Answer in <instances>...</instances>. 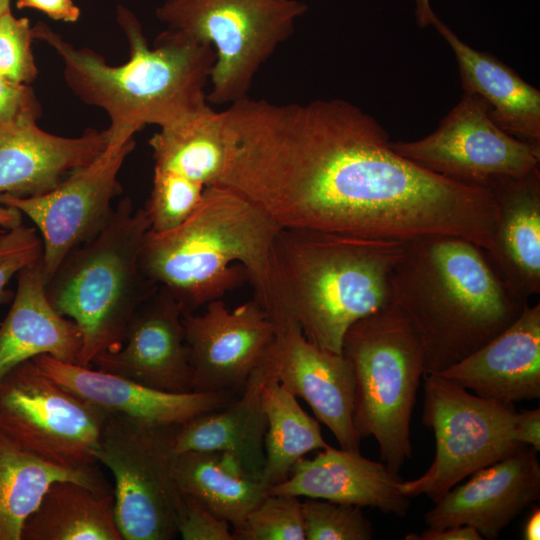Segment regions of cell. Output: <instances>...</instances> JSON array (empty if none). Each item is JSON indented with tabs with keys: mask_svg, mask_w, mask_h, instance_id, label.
<instances>
[{
	"mask_svg": "<svg viewBox=\"0 0 540 540\" xmlns=\"http://www.w3.org/2000/svg\"><path fill=\"white\" fill-rule=\"evenodd\" d=\"M154 167L205 187L213 185L223 166L221 111L208 103L181 119L159 127L150 139Z\"/></svg>",
	"mask_w": 540,
	"mask_h": 540,
	"instance_id": "obj_28",
	"label": "cell"
},
{
	"mask_svg": "<svg viewBox=\"0 0 540 540\" xmlns=\"http://www.w3.org/2000/svg\"><path fill=\"white\" fill-rule=\"evenodd\" d=\"M179 425L109 414L94 450L114 479V512L123 540L178 536L183 494L175 476Z\"/></svg>",
	"mask_w": 540,
	"mask_h": 540,
	"instance_id": "obj_8",
	"label": "cell"
},
{
	"mask_svg": "<svg viewBox=\"0 0 540 540\" xmlns=\"http://www.w3.org/2000/svg\"><path fill=\"white\" fill-rule=\"evenodd\" d=\"M432 26L453 51L463 90L485 101L504 132L540 146V91L499 59L469 46L437 15Z\"/></svg>",
	"mask_w": 540,
	"mask_h": 540,
	"instance_id": "obj_23",
	"label": "cell"
},
{
	"mask_svg": "<svg viewBox=\"0 0 540 540\" xmlns=\"http://www.w3.org/2000/svg\"><path fill=\"white\" fill-rule=\"evenodd\" d=\"M71 480L113 492L97 471L57 467L24 452L0 434V540H21L27 517L55 481Z\"/></svg>",
	"mask_w": 540,
	"mask_h": 540,
	"instance_id": "obj_27",
	"label": "cell"
},
{
	"mask_svg": "<svg viewBox=\"0 0 540 540\" xmlns=\"http://www.w3.org/2000/svg\"><path fill=\"white\" fill-rule=\"evenodd\" d=\"M268 374L263 362L252 373L243 392L227 406L179 425L174 440L176 454L222 452L232 457L246 474L262 482L267 418L261 391Z\"/></svg>",
	"mask_w": 540,
	"mask_h": 540,
	"instance_id": "obj_24",
	"label": "cell"
},
{
	"mask_svg": "<svg viewBox=\"0 0 540 540\" xmlns=\"http://www.w3.org/2000/svg\"><path fill=\"white\" fill-rule=\"evenodd\" d=\"M307 10L300 0H166L155 13L167 29L212 46L207 102L230 105L248 96L257 72Z\"/></svg>",
	"mask_w": 540,
	"mask_h": 540,
	"instance_id": "obj_7",
	"label": "cell"
},
{
	"mask_svg": "<svg viewBox=\"0 0 540 540\" xmlns=\"http://www.w3.org/2000/svg\"><path fill=\"white\" fill-rule=\"evenodd\" d=\"M22 215L17 208L0 204V229L10 230L21 225Z\"/></svg>",
	"mask_w": 540,
	"mask_h": 540,
	"instance_id": "obj_41",
	"label": "cell"
},
{
	"mask_svg": "<svg viewBox=\"0 0 540 540\" xmlns=\"http://www.w3.org/2000/svg\"><path fill=\"white\" fill-rule=\"evenodd\" d=\"M406 540H481L479 532L468 525L429 528L420 534H408Z\"/></svg>",
	"mask_w": 540,
	"mask_h": 540,
	"instance_id": "obj_39",
	"label": "cell"
},
{
	"mask_svg": "<svg viewBox=\"0 0 540 540\" xmlns=\"http://www.w3.org/2000/svg\"><path fill=\"white\" fill-rule=\"evenodd\" d=\"M390 285L391 301L421 341L424 375L475 352L529 305L506 288L482 248L454 236L403 242Z\"/></svg>",
	"mask_w": 540,
	"mask_h": 540,
	"instance_id": "obj_3",
	"label": "cell"
},
{
	"mask_svg": "<svg viewBox=\"0 0 540 540\" xmlns=\"http://www.w3.org/2000/svg\"><path fill=\"white\" fill-rule=\"evenodd\" d=\"M205 186L174 172L155 168L145 212L149 231L162 233L182 224L198 207Z\"/></svg>",
	"mask_w": 540,
	"mask_h": 540,
	"instance_id": "obj_30",
	"label": "cell"
},
{
	"mask_svg": "<svg viewBox=\"0 0 540 540\" xmlns=\"http://www.w3.org/2000/svg\"><path fill=\"white\" fill-rule=\"evenodd\" d=\"M108 415L47 376L32 359L0 379V434L51 465L100 470L94 450Z\"/></svg>",
	"mask_w": 540,
	"mask_h": 540,
	"instance_id": "obj_10",
	"label": "cell"
},
{
	"mask_svg": "<svg viewBox=\"0 0 540 540\" xmlns=\"http://www.w3.org/2000/svg\"><path fill=\"white\" fill-rule=\"evenodd\" d=\"M484 187L498 206L493 246L485 253L511 294L528 303L540 293V170L493 178Z\"/></svg>",
	"mask_w": 540,
	"mask_h": 540,
	"instance_id": "obj_21",
	"label": "cell"
},
{
	"mask_svg": "<svg viewBox=\"0 0 540 540\" xmlns=\"http://www.w3.org/2000/svg\"><path fill=\"white\" fill-rule=\"evenodd\" d=\"M33 26L11 11L0 19V74L14 82L30 84L38 69L32 54Z\"/></svg>",
	"mask_w": 540,
	"mask_h": 540,
	"instance_id": "obj_33",
	"label": "cell"
},
{
	"mask_svg": "<svg viewBox=\"0 0 540 540\" xmlns=\"http://www.w3.org/2000/svg\"><path fill=\"white\" fill-rule=\"evenodd\" d=\"M390 147L429 171L482 187L493 178L526 176L540 163V146L504 132L490 118L485 101L466 91L431 134L390 141Z\"/></svg>",
	"mask_w": 540,
	"mask_h": 540,
	"instance_id": "obj_11",
	"label": "cell"
},
{
	"mask_svg": "<svg viewBox=\"0 0 540 540\" xmlns=\"http://www.w3.org/2000/svg\"><path fill=\"white\" fill-rule=\"evenodd\" d=\"M178 535L184 540H235L230 524L197 498L182 493Z\"/></svg>",
	"mask_w": 540,
	"mask_h": 540,
	"instance_id": "obj_35",
	"label": "cell"
},
{
	"mask_svg": "<svg viewBox=\"0 0 540 540\" xmlns=\"http://www.w3.org/2000/svg\"><path fill=\"white\" fill-rule=\"evenodd\" d=\"M107 146V129L89 128L78 137H64L41 129L33 118L0 125V194H45Z\"/></svg>",
	"mask_w": 540,
	"mask_h": 540,
	"instance_id": "obj_18",
	"label": "cell"
},
{
	"mask_svg": "<svg viewBox=\"0 0 540 540\" xmlns=\"http://www.w3.org/2000/svg\"><path fill=\"white\" fill-rule=\"evenodd\" d=\"M32 360L47 376L108 414L160 425H182L227 406L241 393H172L93 367L59 361L49 355Z\"/></svg>",
	"mask_w": 540,
	"mask_h": 540,
	"instance_id": "obj_17",
	"label": "cell"
},
{
	"mask_svg": "<svg viewBox=\"0 0 540 540\" xmlns=\"http://www.w3.org/2000/svg\"><path fill=\"white\" fill-rule=\"evenodd\" d=\"M90 367L166 392H192L182 311L174 296L158 286L134 313L122 344Z\"/></svg>",
	"mask_w": 540,
	"mask_h": 540,
	"instance_id": "obj_15",
	"label": "cell"
},
{
	"mask_svg": "<svg viewBox=\"0 0 540 540\" xmlns=\"http://www.w3.org/2000/svg\"><path fill=\"white\" fill-rule=\"evenodd\" d=\"M83 337L78 325L60 315L46 295L42 258L17 273V289L0 324V379L39 355L79 364Z\"/></svg>",
	"mask_w": 540,
	"mask_h": 540,
	"instance_id": "obj_22",
	"label": "cell"
},
{
	"mask_svg": "<svg viewBox=\"0 0 540 540\" xmlns=\"http://www.w3.org/2000/svg\"><path fill=\"white\" fill-rule=\"evenodd\" d=\"M274 326L275 339L264 361L269 372L308 403L341 448L360 451L353 423L354 377L347 359L308 341L294 319Z\"/></svg>",
	"mask_w": 540,
	"mask_h": 540,
	"instance_id": "obj_14",
	"label": "cell"
},
{
	"mask_svg": "<svg viewBox=\"0 0 540 540\" xmlns=\"http://www.w3.org/2000/svg\"><path fill=\"white\" fill-rule=\"evenodd\" d=\"M423 377L422 422L434 431L435 458L422 476L403 480L400 489L435 503L467 476L525 445L514 439V404L479 397L438 374Z\"/></svg>",
	"mask_w": 540,
	"mask_h": 540,
	"instance_id": "obj_9",
	"label": "cell"
},
{
	"mask_svg": "<svg viewBox=\"0 0 540 540\" xmlns=\"http://www.w3.org/2000/svg\"><path fill=\"white\" fill-rule=\"evenodd\" d=\"M438 375L473 394L514 404L540 398V303Z\"/></svg>",
	"mask_w": 540,
	"mask_h": 540,
	"instance_id": "obj_19",
	"label": "cell"
},
{
	"mask_svg": "<svg viewBox=\"0 0 540 540\" xmlns=\"http://www.w3.org/2000/svg\"><path fill=\"white\" fill-rule=\"evenodd\" d=\"M204 307L182 314L192 392L242 393L273 345L274 323L255 298L233 310L222 299Z\"/></svg>",
	"mask_w": 540,
	"mask_h": 540,
	"instance_id": "obj_13",
	"label": "cell"
},
{
	"mask_svg": "<svg viewBox=\"0 0 540 540\" xmlns=\"http://www.w3.org/2000/svg\"><path fill=\"white\" fill-rule=\"evenodd\" d=\"M403 242L281 228L274 256L289 316L308 341L341 354L346 331L391 302Z\"/></svg>",
	"mask_w": 540,
	"mask_h": 540,
	"instance_id": "obj_4",
	"label": "cell"
},
{
	"mask_svg": "<svg viewBox=\"0 0 540 540\" xmlns=\"http://www.w3.org/2000/svg\"><path fill=\"white\" fill-rule=\"evenodd\" d=\"M280 229L238 193L209 185L182 224L146 233L140 266L174 296L182 314L196 312L248 280L276 324L291 318L274 256Z\"/></svg>",
	"mask_w": 540,
	"mask_h": 540,
	"instance_id": "obj_1",
	"label": "cell"
},
{
	"mask_svg": "<svg viewBox=\"0 0 540 540\" xmlns=\"http://www.w3.org/2000/svg\"><path fill=\"white\" fill-rule=\"evenodd\" d=\"M232 533L235 540H305L301 502L268 493Z\"/></svg>",
	"mask_w": 540,
	"mask_h": 540,
	"instance_id": "obj_31",
	"label": "cell"
},
{
	"mask_svg": "<svg viewBox=\"0 0 540 540\" xmlns=\"http://www.w3.org/2000/svg\"><path fill=\"white\" fill-rule=\"evenodd\" d=\"M341 353L354 377L356 437H374L381 460L398 473L412 455L411 415L424 376L421 341L391 301L346 331Z\"/></svg>",
	"mask_w": 540,
	"mask_h": 540,
	"instance_id": "obj_6",
	"label": "cell"
},
{
	"mask_svg": "<svg viewBox=\"0 0 540 540\" xmlns=\"http://www.w3.org/2000/svg\"><path fill=\"white\" fill-rule=\"evenodd\" d=\"M18 9L31 8L41 11L56 21L74 23L81 11L73 0H16Z\"/></svg>",
	"mask_w": 540,
	"mask_h": 540,
	"instance_id": "obj_37",
	"label": "cell"
},
{
	"mask_svg": "<svg viewBox=\"0 0 540 540\" xmlns=\"http://www.w3.org/2000/svg\"><path fill=\"white\" fill-rule=\"evenodd\" d=\"M149 229L145 209L123 198L101 231L72 249L45 284L52 307L81 330L78 365L117 349L136 310L158 288L140 266Z\"/></svg>",
	"mask_w": 540,
	"mask_h": 540,
	"instance_id": "obj_5",
	"label": "cell"
},
{
	"mask_svg": "<svg viewBox=\"0 0 540 540\" xmlns=\"http://www.w3.org/2000/svg\"><path fill=\"white\" fill-rule=\"evenodd\" d=\"M454 486L425 515L429 528L468 525L482 538L496 539L531 503L540 498L537 451L524 446Z\"/></svg>",
	"mask_w": 540,
	"mask_h": 540,
	"instance_id": "obj_16",
	"label": "cell"
},
{
	"mask_svg": "<svg viewBox=\"0 0 540 540\" xmlns=\"http://www.w3.org/2000/svg\"><path fill=\"white\" fill-rule=\"evenodd\" d=\"M414 14L416 23L420 28L432 25L436 14L432 10L431 0H414Z\"/></svg>",
	"mask_w": 540,
	"mask_h": 540,
	"instance_id": "obj_40",
	"label": "cell"
},
{
	"mask_svg": "<svg viewBox=\"0 0 540 540\" xmlns=\"http://www.w3.org/2000/svg\"><path fill=\"white\" fill-rule=\"evenodd\" d=\"M402 481L398 473L360 451L328 446L314 458L299 459L287 479L268 493L372 507L404 517L411 501L400 489Z\"/></svg>",
	"mask_w": 540,
	"mask_h": 540,
	"instance_id": "obj_20",
	"label": "cell"
},
{
	"mask_svg": "<svg viewBox=\"0 0 540 540\" xmlns=\"http://www.w3.org/2000/svg\"><path fill=\"white\" fill-rule=\"evenodd\" d=\"M135 140L107 148L53 190L38 196L0 194V204L17 208L36 226L43 243V276L50 280L63 258L98 234L110 219L113 200L122 193L119 171Z\"/></svg>",
	"mask_w": 540,
	"mask_h": 540,
	"instance_id": "obj_12",
	"label": "cell"
},
{
	"mask_svg": "<svg viewBox=\"0 0 540 540\" xmlns=\"http://www.w3.org/2000/svg\"><path fill=\"white\" fill-rule=\"evenodd\" d=\"M523 539L539 540L540 539V509L535 507L529 515L523 529Z\"/></svg>",
	"mask_w": 540,
	"mask_h": 540,
	"instance_id": "obj_42",
	"label": "cell"
},
{
	"mask_svg": "<svg viewBox=\"0 0 540 540\" xmlns=\"http://www.w3.org/2000/svg\"><path fill=\"white\" fill-rule=\"evenodd\" d=\"M301 507L305 540L373 538V526L359 506L308 498Z\"/></svg>",
	"mask_w": 540,
	"mask_h": 540,
	"instance_id": "obj_32",
	"label": "cell"
},
{
	"mask_svg": "<svg viewBox=\"0 0 540 540\" xmlns=\"http://www.w3.org/2000/svg\"><path fill=\"white\" fill-rule=\"evenodd\" d=\"M514 439L525 445L540 450V409L517 411L514 423Z\"/></svg>",
	"mask_w": 540,
	"mask_h": 540,
	"instance_id": "obj_38",
	"label": "cell"
},
{
	"mask_svg": "<svg viewBox=\"0 0 540 540\" xmlns=\"http://www.w3.org/2000/svg\"><path fill=\"white\" fill-rule=\"evenodd\" d=\"M21 540H123L113 492L71 480L53 482L27 517Z\"/></svg>",
	"mask_w": 540,
	"mask_h": 540,
	"instance_id": "obj_25",
	"label": "cell"
},
{
	"mask_svg": "<svg viewBox=\"0 0 540 540\" xmlns=\"http://www.w3.org/2000/svg\"><path fill=\"white\" fill-rule=\"evenodd\" d=\"M268 373L261 401L267 418L262 483L269 489L286 480L294 464L308 452L329 445L321 434L319 421L301 408L296 396L269 370Z\"/></svg>",
	"mask_w": 540,
	"mask_h": 540,
	"instance_id": "obj_29",
	"label": "cell"
},
{
	"mask_svg": "<svg viewBox=\"0 0 540 540\" xmlns=\"http://www.w3.org/2000/svg\"><path fill=\"white\" fill-rule=\"evenodd\" d=\"M175 476L182 493L205 504L232 529L268 494V488L250 477L230 456L218 451H186L175 459Z\"/></svg>",
	"mask_w": 540,
	"mask_h": 540,
	"instance_id": "obj_26",
	"label": "cell"
},
{
	"mask_svg": "<svg viewBox=\"0 0 540 540\" xmlns=\"http://www.w3.org/2000/svg\"><path fill=\"white\" fill-rule=\"evenodd\" d=\"M116 18L129 46L121 65L74 47L44 22L33 26V35L60 56L70 90L107 113L108 145L120 146L146 125L166 126L207 104L205 87L216 55L212 46L171 29L150 46L131 10L118 5Z\"/></svg>",
	"mask_w": 540,
	"mask_h": 540,
	"instance_id": "obj_2",
	"label": "cell"
},
{
	"mask_svg": "<svg viewBox=\"0 0 540 540\" xmlns=\"http://www.w3.org/2000/svg\"><path fill=\"white\" fill-rule=\"evenodd\" d=\"M10 3H11V0H0V19L4 14L11 11Z\"/></svg>",
	"mask_w": 540,
	"mask_h": 540,
	"instance_id": "obj_43",
	"label": "cell"
},
{
	"mask_svg": "<svg viewBox=\"0 0 540 540\" xmlns=\"http://www.w3.org/2000/svg\"><path fill=\"white\" fill-rule=\"evenodd\" d=\"M42 256L43 243L36 228L21 224L0 235V303L9 296L10 279Z\"/></svg>",
	"mask_w": 540,
	"mask_h": 540,
	"instance_id": "obj_34",
	"label": "cell"
},
{
	"mask_svg": "<svg viewBox=\"0 0 540 540\" xmlns=\"http://www.w3.org/2000/svg\"><path fill=\"white\" fill-rule=\"evenodd\" d=\"M39 116L40 106L29 85L0 74V125L25 118L38 119Z\"/></svg>",
	"mask_w": 540,
	"mask_h": 540,
	"instance_id": "obj_36",
	"label": "cell"
}]
</instances>
